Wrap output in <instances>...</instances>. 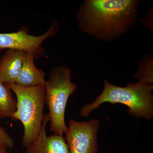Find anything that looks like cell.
I'll return each instance as SVG.
<instances>
[{
	"label": "cell",
	"instance_id": "7",
	"mask_svg": "<svg viewBox=\"0 0 153 153\" xmlns=\"http://www.w3.org/2000/svg\"><path fill=\"white\" fill-rule=\"evenodd\" d=\"M48 122V114L46 113L39 134L27 149L26 153H69L66 140L63 135L54 134L47 136L46 126Z\"/></svg>",
	"mask_w": 153,
	"mask_h": 153
},
{
	"label": "cell",
	"instance_id": "12",
	"mask_svg": "<svg viewBox=\"0 0 153 153\" xmlns=\"http://www.w3.org/2000/svg\"><path fill=\"white\" fill-rule=\"evenodd\" d=\"M0 153H7V149L0 147Z\"/></svg>",
	"mask_w": 153,
	"mask_h": 153
},
{
	"label": "cell",
	"instance_id": "3",
	"mask_svg": "<svg viewBox=\"0 0 153 153\" xmlns=\"http://www.w3.org/2000/svg\"><path fill=\"white\" fill-rule=\"evenodd\" d=\"M6 85L16 97V110L12 120L20 121L23 125L22 144L27 149L37 138L43 124L46 103L45 85L24 87L15 83Z\"/></svg>",
	"mask_w": 153,
	"mask_h": 153
},
{
	"label": "cell",
	"instance_id": "11",
	"mask_svg": "<svg viewBox=\"0 0 153 153\" xmlns=\"http://www.w3.org/2000/svg\"><path fill=\"white\" fill-rule=\"evenodd\" d=\"M14 142L6 130L0 126V147L11 149L14 146Z\"/></svg>",
	"mask_w": 153,
	"mask_h": 153
},
{
	"label": "cell",
	"instance_id": "4",
	"mask_svg": "<svg viewBox=\"0 0 153 153\" xmlns=\"http://www.w3.org/2000/svg\"><path fill=\"white\" fill-rule=\"evenodd\" d=\"M71 71L66 66L54 67L46 80V103L50 123V131L54 134L63 135L68 129L65 122V111L69 97L77 88L71 82Z\"/></svg>",
	"mask_w": 153,
	"mask_h": 153
},
{
	"label": "cell",
	"instance_id": "9",
	"mask_svg": "<svg viewBox=\"0 0 153 153\" xmlns=\"http://www.w3.org/2000/svg\"><path fill=\"white\" fill-rule=\"evenodd\" d=\"M35 59L32 54L25 52L22 69L15 84L24 87L45 85L46 73L36 67Z\"/></svg>",
	"mask_w": 153,
	"mask_h": 153
},
{
	"label": "cell",
	"instance_id": "1",
	"mask_svg": "<svg viewBox=\"0 0 153 153\" xmlns=\"http://www.w3.org/2000/svg\"><path fill=\"white\" fill-rule=\"evenodd\" d=\"M139 3L135 0H86L76 13L79 29L103 41L119 38L135 22Z\"/></svg>",
	"mask_w": 153,
	"mask_h": 153
},
{
	"label": "cell",
	"instance_id": "8",
	"mask_svg": "<svg viewBox=\"0 0 153 153\" xmlns=\"http://www.w3.org/2000/svg\"><path fill=\"white\" fill-rule=\"evenodd\" d=\"M25 52L7 49L0 58V81L4 84L16 83L22 69Z\"/></svg>",
	"mask_w": 153,
	"mask_h": 153
},
{
	"label": "cell",
	"instance_id": "10",
	"mask_svg": "<svg viewBox=\"0 0 153 153\" xmlns=\"http://www.w3.org/2000/svg\"><path fill=\"white\" fill-rule=\"evenodd\" d=\"M9 86L0 81V119L12 120L16 110V100Z\"/></svg>",
	"mask_w": 153,
	"mask_h": 153
},
{
	"label": "cell",
	"instance_id": "2",
	"mask_svg": "<svg viewBox=\"0 0 153 153\" xmlns=\"http://www.w3.org/2000/svg\"><path fill=\"white\" fill-rule=\"evenodd\" d=\"M153 84L141 81L120 87L105 79L104 88L101 94L92 103L82 107L80 115L87 117L102 104L109 102L126 105L129 108L128 113L135 118L151 119L153 117Z\"/></svg>",
	"mask_w": 153,
	"mask_h": 153
},
{
	"label": "cell",
	"instance_id": "5",
	"mask_svg": "<svg viewBox=\"0 0 153 153\" xmlns=\"http://www.w3.org/2000/svg\"><path fill=\"white\" fill-rule=\"evenodd\" d=\"M60 30L57 20L52 22L46 33L39 36L30 35L28 30L22 28L16 32L0 33V52L4 49H15L32 54L35 57L42 55V44L47 38L55 36Z\"/></svg>",
	"mask_w": 153,
	"mask_h": 153
},
{
	"label": "cell",
	"instance_id": "6",
	"mask_svg": "<svg viewBox=\"0 0 153 153\" xmlns=\"http://www.w3.org/2000/svg\"><path fill=\"white\" fill-rule=\"evenodd\" d=\"M98 119L79 122L71 119L65 138L69 153H97Z\"/></svg>",
	"mask_w": 153,
	"mask_h": 153
}]
</instances>
